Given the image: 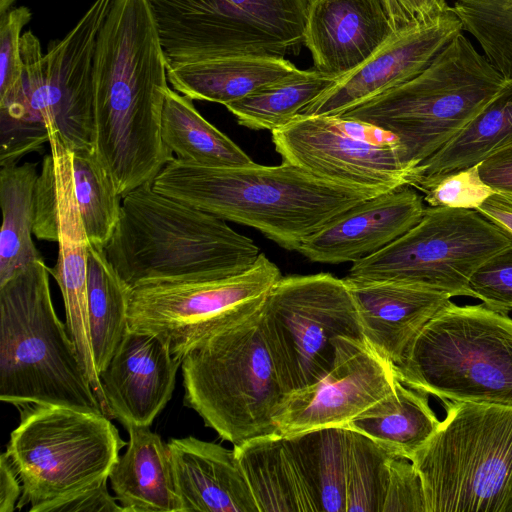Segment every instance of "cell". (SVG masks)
<instances>
[{
    "instance_id": "6da1fadb",
    "label": "cell",
    "mask_w": 512,
    "mask_h": 512,
    "mask_svg": "<svg viewBox=\"0 0 512 512\" xmlns=\"http://www.w3.org/2000/svg\"><path fill=\"white\" fill-rule=\"evenodd\" d=\"M167 65L148 0H113L92 67L93 148L121 198L175 157L161 136Z\"/></svg>"
},
{
    "instance_id": "7a4b0ae2",
    "label": "cell",
    "mask_w": 512,
    "mask_h": 512,
    "mask_svg": "<svg viewBox=\"0 0 512 512\" xmlns=\"http://www.w3.org/2000/svg\"><path fill=\"white\" fill-rule=\"evenodd\" d=\"M152 188L225 221L249 226L297 251L330 220L374 196L282 162L211 168L174 158Z\"/></svg>"
},
{
    "instance_id": "3957f363",
    "label": "cell",
    "mask_w": 512,
    "mask_h": 512,
    "mask_svg": "<svg viewBox=\"0 0 512 512\" xmlns=\"http://www.w3.org/2000/svg\"><path fill=\"white\" fill-rule=\"evenodd\" d=\"M104 251L130 288L237 275L261 253L225 220L161 194L151 184L122 198L121 217Z\"/></svg>"
},
{
    "instance_id": "277c9868",
    "label": "cell",
    "mask_w": 512,
    "mask_h": 512,
    "mask_svg": "<svg viewBox=\"0 0 512 512\" xmlns=\"http://www.w3.org/2000/svg\"><path fill=\"white\" fill-rule=\"evenodd\" d=\"M49 275L40 259L0 285V400L103 414L55 312Z\"/></svg>"
},
{
    "instance_id": "5b68a950",
    "label": "cell",
    "mask_w": 512,
    "mask_h": 512,
    "mask_svg": "<svg viewBox=\"0 0 512 512\" xmlns=\"http://www.w3.org/2000/svg\"><path fill=\"white\" fill-rule=\"evenodd\" d=\"M261 308L211 331L181 361L183 403L233 446L278 432L274 414L287 393L267 342Z\"/></svg>"
},
{
    "instance_id": "8992f818",
    "label": "cell",
    "mask_w": 512,
    "mask_h": 512,
    "mask_svg": "<svg viewBox=\"0 0 512 512\" xmlns=\"http://www.w3.org/2000/svg\"><path fill=\"white\" fill-rule=\"evenodd\" d=\"M506 83L461 32L416 77L341 116L396 135L413 169L455 136Z\"/></svg>"
},
{
    "instance_id": "52a82bcc",
    "label": "cell",
    "mask_w": 512,
    "mask_h": 512,
    "mask_svg": "<svg viewBox=\"0 0 512 512\" xmlns=\"http://www.w3.org/2000/svg\"><path fill=\"white\" fill-rule=\"evenodd\" d=\"M392 366L401 382L442 400L512 407V318L450 301Z\"/></svg>"
},
{
    "instance_id": "ba28073f",
    "label": "cell",
    "mask_w": 512,
    "mask_h": 512,
    "mask_svg": "<svg viewBox=\"0 0 512 512\" xmlns=\"http://www.w3.org/2000/svg\"><path fill=\"white\" fill-rule=\"evenodd\" d=\"M411 462L426 512H512V407L448 404Z\"/></svg>"
},
{
    "instance_id": "9c48e42d",
    "label": "cell",
    "mask_w": 512,
    "mask_h": 512,
    "mask_svg": "<svg viewBox=\"0 0 512 512\" xmlns=\"http://www.w3.org/2000/svg\"><path fill=\"white\" fill-rule=\"evenodd\" d=\"M5 454L21 482L17 510L51 512L109 479L126 443L110 418L78 408L27 404Z\"/></svg>"
},
{
    "instance_id": "30bf717a",
    "label": "cell",
    "mask_w": 512,
    "mask_h": 512,
    "mask_svg": "<svg viewBox=\"0 0 512 512\" xmlns=\"http://www.w3.org/2000/svg\"><path fill=\"white\" fill-rule=\"evenodd\" d=\"M167 69L206 59L281 57L303 43L310 0H148Z\"/></svg>"
},
{
    "instance_id": "8fae6325",
    "label": "cell",
    "mask_w": 512,
    "mask_h": 512,
    "mask_svg": "<svg viewBox=\"0 0 512 512\" xmlns=\"http://www.w3.org/2000/svg\"><path fill=\"white\" fill-rule=\"evenodd\" d=\"M512 240L475 209L425 207L420 221L380 251L352 263L348 278L397 281L470 296L477 268Z\"/></svg>"
},
{
    "instance_id": "7c38bea8",
    "label": "cell",
    "mask_w": 512,
    "mask_h": 512,
    "mask_svg": "<svg viewBox=\"0 0 512 512\" xmlns=\"http://www.w3.org/2000/svg\"><path fill=\"white\" fill-rule=\"evenodd\" d=\"M261 316L287 392L310 385L330 371L337 338H365L344 279L330 273L282 276L269 291Z\"/></svg>"
},
{
    "instance_id": "4fadbf2b",
    "label": "cell",
    "mask_w": 512,
    "mask_h": 512,
    "mask_svg": "<svg viewBox=\"0 0 512 512\" xmlns=\"http://www.w3.org/2000/svg\"><path fill=\"white\" fill-rule=\"evenodd\" d=\"M281 277L278 266L260 253L237 275L134 286L129 293V329L157 335L182 361L211 331L256 313Z\"/></svg>"
},
{
    "instance_id": "5bb4252c",
    "label": "cell",
    "mask_w": 512,
    "mask_h": 512,
    "mask_svg": "<svg viewBox=\"0 0 512 512\" xmlns=\"http://www.w3.org/2000/svg\"><path fill=\"white\" fill-rule=\"evenodd\" d=\"M282 162L372 196L408 185L410 168L393 133L345 116L297 115L271 131Z\"/></svg>"
},
{
    "instance_id": "9a60e30c",
    "label": "cell",
    "mask_w": 512,
    "mask_h": 512,
    "mask_svg": "<svg viewBox=\"0 0 512 512\" xmlns=\"http://www.w3.org/2000/svg\"><path fill=\"white\" fill-rule=\"evenodd\" d=\"M330 371L316 382L289 391L274 414L287 436L325 427H347L394 390L396 375L366 338L339 337Z\"/></svg>"
},
{
    "instance_id": "2e32d148",
    "label": "cell",
    "mask_w": 512,
    "mask_h": 512,
    "mask_svg": "<svg viewBox=\"0 0 512 512\" xmlns=\"http://www.w3.org/2000/svg\"><path fill=\"white\" fill-rule=\"evenodd\" d=\"M461 32L462 23L450 9L430 21L395 31L370 58L337 79L300 114L341 116L408 82Z\"/></svg>"
},
{
    "instance_id": "e0dca14e",
    "label": "cell",
    "mask_w": 512,
    "mask_h": 512,
    "mask_svg": "<svg viewBox=\"0 0 512 512\" xmlns=\"http://www.w3.org/2000/svg\"><path fill=\"white\" fill-rule=\"evenodd\" d=\"M112 1L95 0L74 28L62 40L52 42L42 57L47 130L56 129L71 150L93 148V57Z\"/></svg>"
},
{
    "instance_id": "ac0fdd59",
    "label": "cell",
    "mask_w": 512,
    "mask_h": 512,
    "mask_svg": "<svg viewBox=\"0 0 512 512\" xmlns=\"http://www.w3.org/2000/svg\"><path fill=\"white\" fill-rule=\"evenodd\" d=\"M59 205L58 257L50 274L55 278L65 306L66 327L86 377L102 409L107 402L93 355L87 303L89 239L80 214L73 179L72 151L58 131L48 130Z\"/></svg>"
},
{
    "instance_id": "d6986e66",
    "label": "cell",
    "mask_w": 512,
    "mask_h": 512,
    "mask_svg": "<svg viewBox=\"0 0 512 512\" xmlns=\"http://www.w3.org/2000/svg\"><path fill=\"white\" fill-rule=\"evenodd\" d=\"M423 200L409 185L369 198L330 220L297 252L317 263H354L415 226L425 210Z\"/></svg>"
},
{
    "instance_id": "ffe728a7",
    "label": "cell",
    "mask_w": 512,
    "mask_h": 512,
    "mask_svg": "<svg viewBox=\"0 0 512 512\" xmlns=\"http://www.w3.org/2000/svg\"><path fill=\"white\" fill-rule=\"evenodd\" d=\"M180 366L160 337L129 329L99 373L111 419L150 426L171 399Z\"/></svg>"
},
{
    "instance_id": "44dd1931",
    "label": "cell",
    "mask_w": 512,
    "mask_h": 512,
    "mask_svg": "<svg viewBox=\"0 0 512 512\" xmlns=\"http://www.w3.org/2000/svg\"><path fill=\"white\" fill-rule=\"evenodd\" d=\"M395 31L379 0H310L303 43L314 68L337 80L363 64Z\"/></svg>"
},
{
    "instance_id": "7402d4cb",
    "label": "cell",
    "mask_w": 512,
    "mask_h": 512,
    "mask_svg": "<svg viewBox=\"0 0 512 512\" xmlns=\"http://www.w3.org/2000/svg\"><path fill=\"white\" fill-rule=\"evenodd\" d=\"M343 279L365 338L392 365L400 362L422 328L451 299L443 292L403 282Z\"/></svg>"
},
{
    "instance_id": "603a6c76",
    "label": "cell",
    "mask_w": 512,
    "mask_h": 512,
    "mask_svg": "<svg viewBox=\"0 0 512 512\" xmlns=\"http://www.w3.org/2000/svg\"><path fill=\"white\" fill-rule=\"evenodd\" d=\"M167 445L182 512H259L234 448L194 436Z\"/></svg>"
},
{
    "instance_id": "cb8c5ba5",
    "label": "cell",
    "mask_w": 512,
    "mask_h": 512,
    "mask_svg": "<svg viewBox=\"0 0 512 512\" xmlns=\"http://www.w3.org/2000/svg\"><path fill=\"white\" fill-rule=\"evenodd\" d=\"M126 429L127 449L109 474L124 512H182L167 443L150 426Z\"/></svg>"
},
{
    "instance_id": "d4e9b609",
    "label": "cell",
    "mask_w": 512,
    "mask_h": 512,
    "mask_svg": "<svg viewBox=\"0 0 512 512\" xmlns=\"http://www.w3.org/2000/svg\"><path fill=\"white\" fill-rule=\"evenodd\" d=\"M300 71L281 57L234 56L168 68L167 77L175 91L191 100L226 106Z\"/></svg>"
},
{
    "instance_id": "484cf974",
    "label": "cell",
    "mask_w": 512,
    "mask_h": 512,
    "mask_svg": "<svg viewBox=\"0 0 512 512\" xmlns=\"http://www.w3.org/2000/svg\"><path fill=\"white\" fill-rule=\"evenodd\" d=\"M21 76L0 96V166L19 160L49 142L44 117L42 51L27 31L20 38Z\"/></svg>"
},
{
    "instance_id": "4316f807",
    "label": "cell",
    "mask_w": 512,
    "mask_h": 512,
    "mask_svg": "<svg viewBox=\"0 0 512 512\" xmlns=\"http://www.w3.org/2000/svg\"><path fill=\"white\" fill-rule=\"evenodd\" d=\"M512 146V79L455 136L409 173L408 185L419 189L440 176L478 165Z\"/></svg>"
},
{
    "instance_id": "83f0119b",
    "label": "cell",
    "mask_w": 512,
    "mask_h": 512,
    "mask_svg": "<svg viewBox=\"0 0 512 512\" xmlns=\"http://www.w3.org/2000/svg\"><path fill=\"white\" fill-rule=\"evenodd\" d=\"M233 448L259 512H315L282 434Z\"/></svg>"
},
{
    "instance_id": "f1b7e54d",
    "label": "cell",
    "mask_w": 512,
    "mask_h": 512,
    "mask_svg": "<svg viewBox=\"0 0 512 512\" xmlns=\"http://www.w3.org/2000/svg\"><path fill=\"white\" fill-rule=\"evenodd\" d=\"M440 425L428 403V394L397 377L394 390L346 428L364 434L394 456L409 460L433 436Z\"/></svg>"
},
{
    "instance_id": "f546056e",
    "label": "cell",
    "mask_w": 512,
    "mask_h": 512,
    "mask_svg": "<svg viewBox=\"0 0 512 512\" xmlns=\"http://www.w3.org/2000/svg\"><path fill=\"white\" fill-rule=\"evenodd\" d=\"M350 430L325 427L284 436L315 512H346Z\"/></svg>"
},
{
    "instance_id": "4dcf8cb0",
    "label": "cell",
    "mask_w": 512,
    "mask_h": 512,
    "mask_svg": "<svg viewBox=\"0 0 512 512\" xmlns=\"http://www.w3.org/2000/svg\"><path fill=\"white\" fill-rule=\"evenodd\" d=\"M165 146L177 159L211 168L245 167L255 162L228 136L208 122L192 100L169 88L161 119Z\"/></svg>"
},
{
    "instance_id": "1f68e13d",
    "label": "cell",
    "mask_w": 512,
    "mask_h": 512,
    "mask_svg": "<svg viewBox=\"0 0 512 512\" xmlns=\"http://www.w3.org/2000/svg\"><path fill=\"white\" fill-rule=\"evenodd\" d=\"M37 178L34 163L0 166V285L43 259L32 239Z\"/></svg>"
},
{
    "instance_id": "d6a6232c",
    "label": "cell",
    "mask_w": 512,
    "mask_h": 512,
    "mask_svg": "<svg viewBox=\"0 0 512 512\" xmlns=\"http://www.w3.org/2000/svg\"><path fill=\"white\" fill-rule=\"evenodd\" d=\"M129 293L130 287L109 262L104 247L89 243L88 320L98 373L107 367L129 331Z\"/></svg>"
},
{
    "instance_id": "836d02e7",
    "label": "cell",
    "mask_w": 512,
    "mask_h": 512,
    "mask_svg": "<svg viewBox=\"0 0 512 512\" xmlns=\"http://www.w3.org/2000/svg\"><path fill=\"white\" fill-rule=\"evenodd\" d=\"M335 81L315 68L301 70L225 107L240 125L252 130L273 131L299 115Z\"/></svg>"
},
{
    "instance_id": "e575fe53",
    "label": "cell",
    "mask_w": 512,
    "mask_h": 512,
    "mask_svg": "<svg viewBox=\"0 0 512 512\" xmlns=\"http://www.w3.org/2000/svg\"><path fill=\"white\" fill-rule=\"evenodd\" d=\"M72 151L75 194L90 243L105 247L122 212V198L94 148Z\"/></svg>"
},
{
    "instance_id": "d590c367",
    "label": "cell",
    "mask_w": 512,
    "mask_h": 512,
    "mask_svg": "<svg viewBox=\"0 0 512 512\" xmlns=\"http://www.w3.org/2000/svg\"><path fill=\"white\" fill-rule=\"evenodd\" d=\"M349 430L346 512H382L394 455L368 436Z\"/></svg>"
},
{
    "instance_id": "8d00e7d4",
    "label": "cell",
    "mask_w": 512,
    "mask_h": 512,
    "mask_svg": "<svg viewBox=\"0 0 512 512\" xmlns=\"http://www.w3.org/2000/svg\"><path fill=\"white\" fill-rule=\"evenodd\" d=\"M450 10L490 64L512 79V0H454Z\"/></svg>"
},
{
    "instance_id": "74e56055",
    "label": "cell",
    "mask_w": 512,
    "mask_h": 512,
    "mask_svg": "<svg viewBox=\"0 0 512 512\" xmlns=\"http://www.w3.org/2000/svg\"><path fill=\"white\" fill-rule=\"evenodd\" d=\"M479 165V164H478ZM478 165L435 178L423 184L429 206L476 209L495 191L480 178Z\"/></svg>"
},
{
    "instance_id": "f35d334b",
    "label": "cell",
    "mask_w": 512,
    "mask_h": 512,
    "mask_svg": "<svg viewBox=\"0 0 512 512\" xmlns=\"http://www.w3.org/2000/svg\"><path fill=\"white\" fill-rule=\"evenodd\" d=\"M471 297L486 306L508 312L512 310V244L482 263L469 280Z\"/></svg>"
},
{
    "instance_id": "ab89813d",
    "label": "cell",
    "mask_w": 512,
    "mask_h": 512,
    "mask_svg": "<svg viewBox=\"0 0 512 512\" xmlns=\"http://www.w3.org/2000/svg\"><path fill=\"white\" fill-rule=\"evenodd\" d=\"M382 512H426L422 481L411 460L390 458Z\"/></svg>"
},
{
    "instance_id": "60d3db41",
    "label": "cell",
    "mask_w": 512,
    "mask_h": 512,
    "mask_svg": "<svg viewBox=\"0 0 512 512\" xmlns=\"http://www.w3.org/2000/svg\"><path fill=\"white\" fill-rule=\"evenodd\" d=\"M59 205L55 167L52 154L44 156L35 186L34 236L43 241L57 242Z\"/></svg>"
},
{
    "instance_id": "b9f144b4",
    "label": "cell",
    "mask_w": 512,
    "mask_h": 512,
    "mask_svg": "<svg viewBox=\"0 0 512 512\" xmlns=\"http://www.w3.org/2000/svg\"><path fill=\"white\" fill-rule=\"evenodd\" d=\"M31 17L27 7L13 8L0 15V96L9 91L21 76V31Z\"/></svg>"
},
{
    "instance_id": "7bdbcfd3",
    "label": "cell",
    "mask_w": 512,
    "mask_h": 512,
    "mask_svg": "<svg viewBox=\"0 0 512 512\" xmlns=\"http://www.w3.org/2000/svg\"><path fill=\"white\" fill-rule=\"evenodd\" d=\"M107 481L59 503L51 512H124L116 498L109 494Z\"/></svg>"
},
{
    "instance_id": "ee69618b",
    "label": "cell",
    "mask_w": 512,
    "mask_h": 512,
    "mask_svg": "<svg viewBox=\"0 0 512 512\" xmlns=\"http://www.w3.org/2000/svg\"><path fill=\"white\" fill-rule=\"evenodd\" d=\"M478 171L485 184L512 200V146L485 159Z\"/></svg>"
},
{
    "instance_id": "f6af8a7d",
    "label": "cell",
    "mask_w": 512,
    "mask_h": 512,
    "mask_svg": "<svg viewBox=\"0 0 512 512\" xmlns=\"http://www.w3.org/2000/svg\"><path fill=\"white\" fill-rule=\"evenodd\" d=\"M22 493L21 482L5 452L0 458V512L17 510Z\"/></svg>"
},
{
    "instance_id": "bcb514c9",
    "label": "cell",
    "mask_w": 512,
    "mask_h": 512,
    "mask_svg": "<svg viewBox=\"0 0 512 512\" xmlns=\"http://www.w3.org/2000/svg\"><path fill=\"white\" fill-rule=\"evenodd\" d=\"M475 210L498 226L512 240L511 199L495 192Z\"/></svg>"
},
{
    "instance_id": "7dc6e473",
    "label": "cell",
    "mask_w": 512,
    "mask_h": 512,
    "mask_svg": "<svg viewBox=\"0 0 512 512\" xmlns=\"http://www.w3.org/2000/svg\"><path fill=\"white\" fill-rule=\"evenodd\" d=\"M398 2L412 23L430 21L450 9L447 0H398Z\"/></svg>"
},
{
    "instance_id": "c3c4849f",
    "label": "cell",
    "mask_w": 512,
    "mask_h": 512,
    "mask_svg": "<svg viewBox=\"0 0 512 512\" xmlns=\"http://www.w3.org/2000/svg\"><path fill=\"white\" fill-rule=\"evenodd\" d=\"M384 6L395 30H399L410 24H413L404 11L402 10L398 0H379Z\"/></svg>"
},
{
    "instance_id": "681fc988",
    "label": "cell",
    "mask_w": 512,
    "mask_h": 512,
    "mask_svg": "<svg viewBox=\"0 0 512 512\" xmlns=\"http://www.w3.org/2000/svg\"><path fill=\"white\" fill-rule=\"evenodd\" d=\"M15 0H0V15L11 9V5Z\"/></svg>"
}]
</instances>
